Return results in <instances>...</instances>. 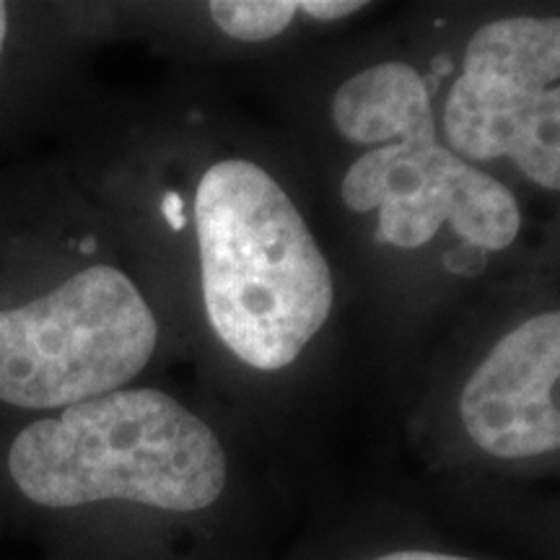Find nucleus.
Instances as JSON below:
<instances>
[{
  "label": "nucleus",
  "instance_id": "nucleus-6",
  "mask_svg": "<svg viewBox=\"0 0 560 560\" xmlns=\"http://www.w3.org/2000/svg\"><path fill=\"white\" fill-rule=\"evenodd\" d=\"M459 418L490 457L560 450V312L529 317L490 348L462 387Z\"/></svg>",
  "mask_w": 560,
  "mask_h": 560
},
{
  "label": "nucleus",
  "instance_id": "nucleus-1",
  "mask_svg": "<svg viewBox=\"0 0 560 560\" xmlns=\"http://www.w3.org/2000/svg\"><path fill=\"white\" fill-rule=\"evenodd\" d=\"M202 301L236 359L285 369L332 312L330 265L304 215L262 166L223 159L195 195Z\"/></svg>",
  "mask_w": 560,
  "mask_h": 560
},
{
  "label": "nucleus",
  "instance_id": "nucleus-3",
  "mask_svg": "<svg viewBox=\"0 0 560 560\" xmlns=\"http://www.w3.org/2000/svg\"><path fill=\"white\" fill-rule=\"evenodd\" d=\"M9 470L47 509L132 501L200 511L226 488V454L213 429L159 389H117L37 420L13 439Z\"/></svg>",
  "mask_w": 560,
  "mask_h": 560
},
{
  "label": "nucleus",
  "instance_id": "nucleus-4",
  "mask_svg": "<svg viewBox=\"0 0 560 560\" xmlns=\"http://www.w3.org/2000/svg\"><path fill=\"white\" fill-rule=\"evenodd\" d=\"M156 340L136 283L91 265L30 304L0 310V402L66 410L96 400L136 380Z\"/></svg>",
  "mask_w": 560,
  "mask_h": 560
},
{
  "label": "nucleus",
  "instance_id": "nucleus-5",
  "mask_svg": "<svg viewBox=\"0 0 560 560\" xmlns=\"http://www.w3.org/2000/svg\"><path fill=\"white\" fill-rule=\"evenodd\" d=\"M560 16L480 26L444 104L446 149L465 161L509 159L560 192Z\"/></svg>",
  "mask_w": 560,
  "mask_h": 560
},
{
  "label": "nucleus",
  "instance_id": "nucleus-2",
  "mask_svg": "<svg viewBox=\"0 0 560 560\" xmlns=\"http://www.w3.org/2000/svg\"><path fill=\"white\" fill-rule=\"evenodd\" d=\"M330 115L342 138L371 145L342 177V202L353 213L380 210V234L392 247H423L441 223L488 252L520 236L522 213L509 187L439 143L431 94L408 62L350 75L332 94Z\"/></svg>",
  "mask_w": 560,
  "mask_h": 560
},
{
  "label": "nucleus",
  "instance_id": "nucleus-9",
  "mask_svg": "<svg viewBox=\"0 0 560 560\" xmlns=\"http://www.w3.org/2000/svg\"><path fill=\"white\" fill-rule=\"evenodd\" d=\"M374 560H470V558L444 556V552H429V550H400V552H387V556L374 558Z\"/></svg>",
  "mask_w": 560,
  "mask_h": 560
},
{
  "label": "nucleus",
  "instance_id": "nucleus-8",
  "mask_svg": "<svg viewBox=\"0 0 560 560\" xmlns=\"http://www.w3.org/2000/svg\"><path fill=\"white\" fill-rule=\"evenodd\" d=\"M363 5L366 3H361V0H304V3H299V13H306L317 21H338L353 16Z\"/></svg>",
  "mask_w": 560,
  "mask_h": 560
},
{
  "label": "nucleus",
  "instance_id": "nucleus-7",
  "mask_svg": "<svg viewBox=\"0 0 560 560\" xmlns=\"http://www.w3.org/2000/svg\"><path fill=\"white\" fill-rule=\"evenodd\" d=\"M210 19L229 37L265 42L289 30L299 13L296 0H215L208 5Z\"/></svg>",
  "mask_w": 560,
  "mask_h": 560
},
{
  "label": "nucleus",
  "instance_id": "nucleus-10",
  "mask_svg": "<svg viewBox=\"0 0 560 560\" xmlns=\"http://www.w3.org/2000/svg\"><path fill=\"white\" fill-rule=\"evenodd\" d=\"M5 32H9V9H5V3H0V52L5 45Z\"/></svg>",
  "mask_w": 560,
  "mask_h": 560
}]
</instances>
